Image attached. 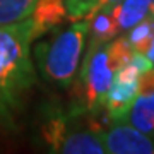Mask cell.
<instances>
[{"label":"cell","mask_w":154,"mask_h":154,"mask_svg":"<svg viewBox=\"0 0 154 154\" xmlns=\"http://www.w3.org/2000/svg\"><path fill=\"white\" fill-rule=\"evenodd\" d=\"M33 39L29 17L0 26V122L5 125H12L36 81L29 48Z\"/></svg>","instance_id":"cell-1"},{"label":"cell","mask_w":154,"mask_h":154,"mask_svg":"<svg viewBox=\"0 0 154 154\" xmlns=\"http://www.w3.org/2000/svg\"><path fill=\"white\" fill-rule=\"evenodd\" d=\"M88 115L91 113L77 103L69 110L62 106L48 108L39 127V135L46 149L60 154H105V128L94 118L88 120Z\"/></svg>","instance_id":"cell-2"},{"label":"cell","mask_w":154,"mask_h":154,"mask_svg":"<svg viewBox=\"0 0 154 154\" xmlns=\"http://www.w3.org/2000/svg\"><path fill=\"white\" fill-rule=\"evenodd\" d=\"M134 50L127 38H115L103 45H89L75 84L77 105L96 115L105 110V98L116 69L130 62Z\"/></svg>","instance_id":"cell-3"},{"label":"cell","mask_w":154,"mask_h":154,"mask_svg":"<svg viewBox=\"0 0 154 154\" xmlns=\"http://www.w3.org/2000/svg\"><path fill=\"white\" fill-rule=\"evenodd\" d=\"M89 34V21H74L69 28L34 46V60L45 81L69 88L74 82Z\"/></svg>","instance_id":"cell-4"},{"label":"cell","mask_w":154,"mask_h":154,"mask_svg":"<svg viewBox=\"0 0 154 154\" xmlns=\"http://www.w3.org/2000/svg\"><path fill=\"white\" fill-rule=\"evenodd\" d=\"M152 67L147 55L134 51L128 63L116 69L110 89L105 98V111L108 120L123 122L128 116V111L132 108V103L139 93V82L140 75Z\"/></svg>","instance_id":"cell-5"},{"label":"cell","mask_w":154,"mask_h":154,"mask_svg":"<svg viewBox=\"0 0 154 154\" xmlns=\"http://www.w3.org/2000/svg\"><path fill=\"white\" fill-rule=\"evenodd\" d=\"M103 142L110 154H154V135L123 122H113L103 130Z\"/></svg>","instance_id":"cell-6"},{"label":"cell","mask_w":154,"mask_h":154,"mask_svg":"<svg viewBox=\"0 0 154 154\" xmlns=\"http://www.w3.org/2000/svg\"><path fill=\"white\" fill-rule=\"evenodd\" d=\"M127 120L130 125L154 135V67L140 75L139 93L132 103Z\"/></svg>","instance_id":"cell-7"},{"label":"cell","mask_w":154,"mask_h":154,"mask_svg":"<svg viewBox=\"0 0 154 154\" xmlns=\"http://www.w3.org/2000/svg\"><path fill=\"white\" fill-rule=\"evenodd\" d=\"M29 19L33 22L34 39L43 36L45 33H48L53 28L60 26L63 21H67L63 0H38Z\"/></svg>","instance_id":"cell-8"},{"label":"cell","mask_w":154,"mask_h":154,"mask_svg":"<svg viewBox=\"0 0 154 154\" xmlns=\"http://www.w3.org/2000/svg\"><path fill=\"white\" fill-rule=\"evenodd\" d=\"M120 33L113 7H99L89 19V45H103L115 39Z\"/></svg>","instance_id":"cell-9"},{"label":"cell","mask_w":154,"mask_h":154,"mask_svg":"<svg viewBox=\"0 0 154 154\" xmlns=\"http://www.w3.org/2000/svg\"><path fill=\"white\" fill-rule=\"evenodd\" d=\"M151 4L152 0H120L113 7L120 31H127L134 24H137L140 19H144L147 16Z\"/></svg>","instance_id":"cell-10"},{"label":"cell","mask_w":154,"mask_h":154,"mask_svg":"<svg viewBox=\"0 0 154 154\" xmlns=\"http://www.w3.org/2000/svg\"><path fill=\"white\" fill-rule=\"evenodd\" d=\"M127 41L130 45V48L137 53H147L149 46L152 43V36H154V17L149 14L144 19L134 24L132 28L127 29Z\"/></svg>","instance_id":"cell-11"},{"label":"cell","mask_w":154,"mask_h":154,"mask_svg":"<svg viewBox=\"0 0 154 154\" xmlns=\"http://www.w3.org/2000/svg\"><path fill=\"white\" fill-rule=\"evenodd\" d=\"M38 0H0V26L28 19Z\"/></svg>","instance_id":"cell-12"},{"label":"cell","mask_w":154,"mask_h":154,"mask_svg":"<svg viewBox=\"0 0 154 154\" xmlns=\"http://www.w3.org/2000/svg\"><path fill=\"white\" fill-rule=\"evenodd\" d=\"M146 55H147V58L151 60V63H152V67H154V36H152V43H151V46H149Z\"/></svg>","instance_id":"cell-13"},{"label":"cell","mask_w":154,"mask_h":154,"mask_svg":"<svg viewBox=\"0 0 154 154\" xmlns=\"http://www.w3.org/2000/svg\"><path fill=\"white\" fill-rule=\"evenodd\" d=\"M120 0H103L101 2V7H115Z\"/></svg>","instance_id":"cell-14"},{"label":"cell","mask_w":154,"mask_h":154,"mask_svg":"<svg viewBox=\"0 0 154 154\" xmlns=\"http://www.w3.org/2000/svg\"><path fill=\"white\" fill-rule=\"evenodd\" d=\"M149 14L154 17V0H152V4H151V7H149Z\"/></svg>","instance_id":"cell-15"}]
</instances>
